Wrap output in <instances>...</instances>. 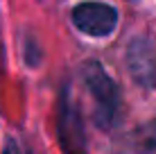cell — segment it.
I'll list each match as a JSON object with an SVG mask.
<instances>
[{
	"label": "cell",
	"mask_w": 156,
	"mask_h": 154,
	"mask_svg": "<svg viewBox=\"0 0 156 154\" xmlns=\"http://www.w3.org/2000/svg\"><path fill=\"white\" fill-rule=\"evenodd\" d=\"M84 82L90 95L95 98V125L100 129H111L120 113V91H118L115 82L106 75L98 61H88L84 66Z\"/></svg>",
	"instance_id": "obj_1"
},
{
	"label": "cell",
	"mask_w": 156,
	"mask_h": 154,
	"mask_svg": "<svg viewBox=\"0 0 156 154\" xmlns=\"http://www.w3.org/2000/svg\"><path fill=\"white\" fill-rule=\"evenodd\" d=\"M57 129H59V143L66 154H86V134L84 123L77 107L73 102V95L68 88H63L57 107Z\"/></svg>",
	"instance_id": "obj_2"
},
{
	"label": "cell",
	"mask_w": 156,
	"mask_h": 154,
	"mask_svg": "<svg viewBox=\"0 0 156 154\" xmlns=\"http://www.w3.org/2000/svg\"><path fill=\"white\" fill-rule=\"evenodd\" d=\"M73 23L79 32L95 39L109 36L118 25V12L115 7L106 2H79L73 9Z\"/></svg>",
	"instance_id": "obj_3"
},
{
	"label": "cell",
	"mask_w": 156,
	"mask_h": 154,
	"mask_svg": "<svg viewBox=\"0 0 156 154\" xmlns=\"http://www.w3.org/2000/svg\"><path fill=\"white\" fill-rule=\"evenodd\" d=\"M127 63L136 82L152 86L156 82V43L147 36H138L129 43Z\"/></svg>",
	"instance_id": "obj_4"
},
{
	"label": "cell",
	"mask_w": 156,
	"mask_h": 154,
	"mask_svg": "<svg viewBox=\"0 0 156 154\" xmlns=\"http://www.w3.org/2000/svg\"><path fill=\"white\" fill-rule=\"evenodd\" d=\"M133 141L140 154H156V118L138 127Z\"/></svg>",
	"instance_id": "obj_5"
},
{
	"label": "cell",
	"mask_w": 156,
	"mask_h": 154,
	"mask_svg": "<svg viewBox=\"0 0 156 154\" xmlns=\"http://www.w3.org/2000/svg\"><path fill=\"white\" fill-rule=\"evenodd\" d=\"M2 154H20V150H18V145H16L14 141H9L7 145H5V152Z\"/></svg>",
	"instance_id": "obj_6"
}]
</instances>
